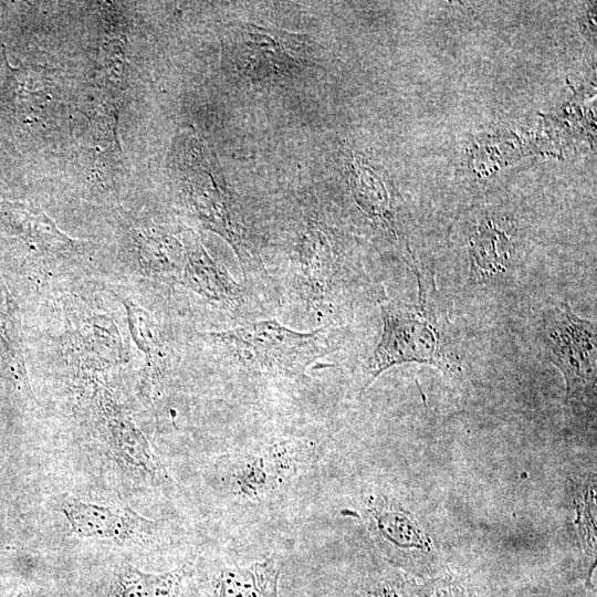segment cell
<instances>
[{
	"label": "cell",
	"instance_id": "12",
	"mask_svg": "<svg viewBox=\"0 0 597 597\" xmlns=\"http://www.w3.org/2000/svg\"><path fill=\"white\" fill-rule=\"evenodd\" d=\"M188 564L163 573L143 572L123 565L116 572L105 597H184Z\"/></svg>",
	"mask_w": 597,
	"mask_h": 597
},
{
	"label": "cell",
	"instance_id": "16",
	"mask_svg": "<svg viewBox=\"0 0 597 597\" xmlns=\"http://www.w3.org/2000/svg\"><path fill=\"white\" fill-rule=\"evenodd\" d=\"M15 597H39V596H35V595H19V596H15Z\"/></svg>",
	"mask_w": 597,
	"mask_h": 597
},
{
	"label": "cell",
	"instance_id": "5",
	"mask_svg": "<svg viewBox=\"0 0 597 597\" xmlns=\"http://www.w3.org/2000/svg\"><path fill=\"white\" fill-rule=\"evenodd\" d=\"M308 452L307 441L289 438L229 455L221 463L223 488L245 503L271 500L300 474Z\"/></svg>",
	"mask_w": 597,
	"mask_h": 597
},
{
	"label": "cell",
	"instance_id": "6",
	"mask_svg": "<svg viewBox=\"0 0 597 597\" xmlns=\"http://www.w3.org/2000/svg\"><path fill=\"white\" fill-rule=\"evenodd\" d=\"M543 336L551 360L565 378L567 401L573 406L595 402V324L578 317L563 302L544 314Z\"/></svg>",
	"mask_w": 597,
	"mask_h": 597
},
{
	"label": "cell",
	"instance_id": "9",
	"mask_svg": "<svg viewBox=\"0 0 597 597\" xmlns=\"http://www.w3.org/2000/svg\"><path fill=\"white\" fill-rule=\"evenodd\" d=\"M282 568L275 554L244 566L217 562L197 578V597H281Z\"/></svg>",
	"mask_w": 597,
	"mask_h": 597
},
{
	"label": "cell",
	"instance_id": "3",
	"mask_svg": "<svg viewBox=\"0 0 597 597\" xmlns=\"http://www.w3.org/2000/svg\"><path fill=\"white\" fill-rule=\"evenodd\" d=\"M209 164L196 139L180 148L178 169L185 202L201 223L229 242L243 269H251L254 256L241 216Z\"/></svg>",
	"mask_w": 597,
	"mask_h": 597
},
{
	"label": "cell",
	"instance_id": "8",
	"mask_svg": "<svg viewBox=\"0 0 597 597\" xmlns=\"http://www.w3.org/2000/svg\"><path fill=\"white\" fill-rule=\"evenodd\" d=\"M60 511L72 532L83 538L123 544L143 540L155 528L151 520L119 503L65 498Z\"/></svg>",
	"mask_w": 597,
	"mask_h": 597
},
{
	"label": "cell",
	"instance_id": "4",
	"mask_svg": "<svg viewBox=\"0 0 597 597\" xmlns=\"http://www.w3.org/2000/svg\"><path fill=\"white\" fill-rule=\"evenodd\" d=\"M383 333L366 367L363 388L369 387L384 371L404 363L434 366L444 373L460 369L442 344L441 334L426 312L380 305Z\"/></svg>",
	"mask_w": 597,
	"mask_h": 597
},
{
	"label": "cell",
	"instance_id": "7",
	"mask_svg": "<svg viewBox=\"0 0 597 597\" xmlns=\"http://www.w3.org/2000/svg\"><path fill=\"white\" fill-rule=\"evenodd\" d=\"M227 56L234 72L252 81H272L302 71L310 50L300 34L252 23H240L229 32Z\"/></svg>",
	"mask_w": 597,
	"mask_h": 597
},
{
	"label": "cell",
	"instance_id": "2",
	"mask_svg": "<svg viewBox=\"0 0 597 597\" xmlns=\"http://www.w3.org/2000/svg\"><path fill=\"white\" fill-rule=\"evenodd\" d=\"M360 517L384 562L421 579L443 569L438 541L406 503L384 492L363 499Z\"/></svg>",
	"mask_w": 597,
	"mask_h": 597
},
{
	"label": "cell",
	"instance_id": "11",
	"mask_svg": "<svg viewBox=\"0 0 597 597\" xmlns=\"http://www.w3.org/2000/svg\"><path fill=\"white\" fill-rule=\"evenodd\" d=\"M180 274L186 286L210 302L231 308L242 302L240 285L198 241L186 248Z\"/></svg>",
	"mask_w": 597,
	"mask_h": 597
},
{
	"label": "cell",
	"instance_id": "1",
	"mask_svg": "<svg viewBox=\"0 0 597 597\" xmlns=\"http://www.w3.org/2000/svg\"><path fill=\"white\" fill-rule=\"evenodd\" d=\"M245 368L273 376H297L335 348L327 327L302 333L274 320L260 321L213 334Z\"/></svg>",
	"mask_w": 597,
	"mask_h": 597
},
{
	"label": "cell",
	"instance_id": "15",
	"mask_svg": "<svg viewBox=\"0 0 597 597\" xmlns=\"http://www.w3.org/2000/svg\"><path fill=\"white\" fill-rule=\"evenodd\" d=\"M415 597H479V595L465 577L442 569L425 579L422 584H416Z\"/></svg>",
	"mask_w": 597,
	"mask_h": 597
},
{
	"label": "cell",
	"instance_id": "10",
	"mask_svg": "<svg viewBox=\"0 0 597 597\" xmlns=\"http://www.w3.org/2000/svg\"><path fill=\"white\" fill-rule=\"evenodd\" d=\"M416 584L402 570L380 562L333 579L317 597H415Z\"/></svg>",
	"mask_w": 597,
	"mask_h": 597
},
{
	"label": "cell",
	"instance_id": "13",
	"mask_svg": "<svg viewBox=\"0 0 597 597\" xmlns=\"http://www.w3.org/2000/svg\"><path fill=\"white\" fill-rule=\"evenodd\" d=\"M0 218L11 230L29 242L49 249L65 247L70 239L41 211L18 203L0 201Z\"/></svg>",
	"mask_w": 597,
	"mask_h": 597
},
{
	"label": "cell",
	"instance_id": "14",
	"mask_svg": "<svg viewBox=\"0 0 597 597\" xmlns=\"http://www.w3.org/2000/svg\"><path fill=\"white\" fill-rule=\"evenodd\" d=\"M304 240L300 255L301 275L313 293L324 292L333 275L331 248L321 231H312Z\"/></svg>",
	"mask_w": 597,
	"mask_h": 597
}]
</instances>
